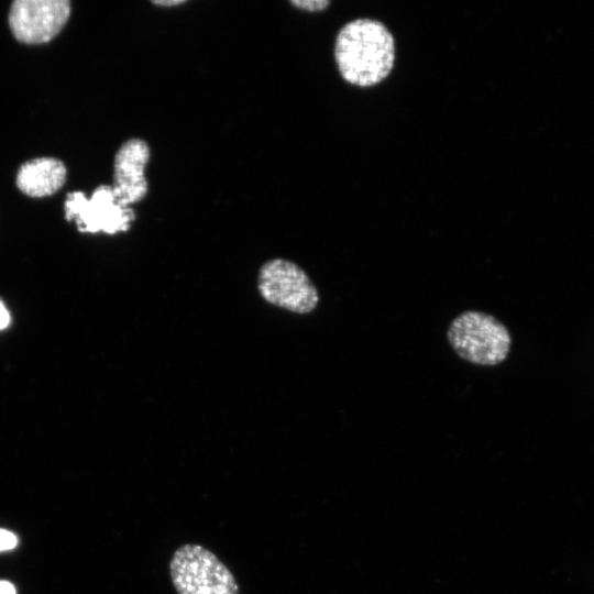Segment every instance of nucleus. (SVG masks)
I'll return each instance as SVG.
<instances>
[{"instance_id":"nucleus-12","label":"nucleus","mask_w":594,"mask_h":594,"mask_svg":"<svg viewBox=\"0 0 594 594\" xmlns=\"http://www.w3.org/2000/svg\"><path fill=\"white\" fill-rule=\"evenodd\" d=\"M0 594H15V588L10 582L0 580Z\"/></svg>"},{"instance_id":"nucleus-6","label":"nucleus","mask_w":594,"mask_h":594,"mask_svg":"<svg viewBox=\"0 0 594 594\" xmlns=\"http://www.w3.org/2000/svg\"><path fill=\"white\" fill-rule=\"evenodd\" d=\"M68 0H15L9 12V26L21 43L42 44L55 37L69 19Z\"/></svg>"},{"instance_id":"nucleus-13","label":"nucleus","mask_w":594,"mask_h":594,"mask_svg":"<svg viewBox=\"0 0 594 594\" xmlns=\"http://www.w3.org/2000/svg\"><path fill=\"white\" fill-rule=\"evenodd\" d=\"M184 2H185L184 0H157V1H152L153 4L160 6V7H174V6L183 4Z\"/></svg>"},{"instance_id":"nucleus-8","label":"nucleus","mask_w":594,"mask_h":594,"mask_svg":"<svg viewBox=\"0 0 594 594\" xmlns=\"http://www.w3.org/2000/svg\"><path fill=\"white\" fill-rule=\"evenodd\" d=\"M65 164L54 157H37L23 163L16 186L26 196L42 198L58 191L66 182Z\"/></svg>"},{"instance_id":"nucleus-1","label":"nucleus","mask_w":594,"mask_h":594,"mask_svg":"<svg viewBox=\"0 0 594 594\" xmlns=\"http://www.w3.org/2000/svg\"><path fill=\"white\" fill-rule=\"evenodd\" d=\"M395 57L394 36L378 20H352L336 36V64L343 80L350 85L362 88L378 85L391 74Z\"/></svg>"},{"instance_id":"nucleus-7","label":"nucleus","mask_w":594,"mask_h":594,"mask_svg":"<svg viewBox=\"0 0 594 594\" xmlns=\"http://www.w3.org/2000/svg\"><path fill=\"white\" fill-rule=\"evenodd\" d=\"M150 156L148 144L139 138L129 139L117 151L112 188L120 205L130 207L146 196L145 167Z\"/></svg>"},{"instance_id":"nucleus-9","label":"nucleus","mask_w":594,"mask_h":594,"mask_svg":"<svg viewBox=\"0 0 594 594\" xmlns=\"http://www.w3.org/2000/svg\"><path fill=\"white\" fill-rule=\"evenodd\" d=\"M290 3L308 12H320L328 8L330 1L328 0H293Z\"/></svg>"},{"instance_id":"nucleus-2","label":"nucleus","mask_w":594,"mask_h":594,"mask_svg":"<svg viewBox=\"0 0 594 594\" xmlns=\"http://www.w3.org/2000/svg\"><path fill=\"white\" fill-rule=\"evenodd\" d=\"M447 338L461 359L483 366L504 362L512 345L505 324L494 316L476 310L457 316L449 324Z\"/></svg>"},{"instance_id":"nucleus-4","label":"nucleus","mask_w":594,"mask_h":594,"mask_svg":"<svg viewBox=\"0 0 594 594\" xmlns=\"http://www.w3.org/2000/svg\"><path fill=\"white\" fill-rule=\"evenodd\" d=\"M256 283L267 304L293 314H310L319 304L318 289L308 274L289 260L275 257L264 262Z\"/></svg>"},{"instance_id":"nucleus-11","label":"nucleus","mask_w":594,"mask_h":594,"mask_svg":"<svg viewBox=\"0 0 594 594\" xmlns=\"http://www.w3.org/2000/svg\"><path fill=\"white\" fill-rule=\"evenodd\" d=\"M10 323V314L6 306L0 301V330L4 329Z\"/></svg>"},{"instance_id":"nucleus-3","label":"nucleus","mask_w":594,"mask_h":594,"mask_svg":"<svg viewBox=\"0 0 594 594\" xmlns=\"http://www.w3.org/2000/svg\"><path fill=\"white\" fill-rule=\"evenodd\" d=\"M169 575L177 594H240L230 569L198 543H185L175 550Z\"/></svg>"},{"instance_id":"nucleus-10","label":"nucleus","mask_w":594,"mask_h":594,"mask_svg":"<svg viewBox=\"0 0 594 594\" xmlns=\"http://www.w3.org/2000/svg\"><path fill=\"white\" fill-rule=\"evenodd\" d=\"M18 539L12 532L0 529V551L9 550L15 547Z\"/></svg>"},{"instance_id":"nucleus-5","label":"nucleus","mask_w":594,"mask_h":594,"mask_svg":"<svg viewBox=\"0 0 594 594\" xmlns=\"http://www.w3.org/2000/svg\"><path fill=\"white\" fill-rule=\"evenodd\" d=\"M65 219L75 220L80 232L117 234L129 230L134 211L120 205L112 186L100 185L87 198L82 191L67 194Z\"/></svg>"}]
</instances>
